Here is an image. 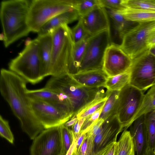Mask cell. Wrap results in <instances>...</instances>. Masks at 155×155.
I'll return each mask as SVG.
<instances>
[{"label": "cell", "instance_id": "21", "mask_svg": "<svg viewBox=\"0 0 155 155\" xmlns=\"http://www.w3.org/2000/svg\"><path fill=\"white\" fill-rule=\"evenodd\" d=\"M105 9L111 19L115 35L122 41L124 35L138 23L127 20L117 11Z\"/></svg>", "mask_w": 155, "mask_h": 155}, {"label": "cell", "instance_id": "47", "mask_svg": "<svg viewBox=\"0 0 155 155\" xmlns=\"http://www.w3.org/2000/svg\"><path fill=\"white\" fill-rule=\"evenodd\" d=\"M63 155V154H61V155Z\"/></svg>", "mask_w": 155, "mask_h": 155}, {"label": "cell", "instance_id": "26", "mask_svg": "<svg viewBox=\"0 0 155 155\" xmlns=\"http://www.w3.org/2000/svg\"><path fill=\"white\" fill-rule=\"evenodd\" d=\"M130 78L129 72L108 77L104 86L110 91H120L125 86L129 84Z\"/></svg>", "mask_w": 155, "mask_h": 155}, {"label": "cell", "instance_id": "9", "mask_svg": "<svg viewBox=\"0 0 155 155\" xmlns=\"http://www.w3.org/2000/svg\"><path fill=\"white\" fill-rule=\"evenodd\" d=\"M129 72V84L143 91L147 90L155 81V56L148 49L132 60Z\"/></svg>", "mask_w": 155, "mask_h": 155}, {"label": "cell", "instance_id": "33", "mask_svg": "<svg viewBox=\"0 0 155 155\" xmlns=\"http://www.w3.org/2000/svg\"><path fill=\"white\" fill-rule=\"evenodd\" d=\"M0 135L10 143L13 144L14 140V135L12 132L9 122L1 115L0 116Z\"/></svg>", "mask_w": 155, "mask_h": 155}, {"label": "cell", "instance_id": "4", "mask_svg": "<svg viewBox=\"0 0 155 155\" xmlns=\"http://www.w3.org/2000/svg\"><path fill=\"white\" fill-rule=\"evenodd\" d=\"M39 46L37 38L29 41L23 50L8 64L9 70L33 84L44 78L41 73Z\"/></svg>", "mask_w": 155, "mask_h": 155}, {"label": "cell", "instance_id": "32", "mask_svg": "<svg viewBox=\"0 0 155 155\" xmlns=\"http://www.w3.org/2000/svg\"><path fill=\"white\" fill-rule=\"evenodd\" d=\"M99 5H100L99 0H76L74 8L81 17Z\"/></svg>", "mask_w": 155, "mask_h": 155}, {"label": "cell", "instance_id": "38", "mask_svg": "<svg viewBox=\"0 0 155 155\" xmlns=\"http://www.w3.org/2000/svg\"><path fill=\"white\" fill-rule=\"evenodd\" d=\"M86 134L84 132H80L79 133L76 139V145L72 155H78L81 145L85 137Z\"/></svg>", "mask_w": 155, "mask_h": 155}, {"label": "cell", "instance_id": "12", "mask_svg": "<svg viewBox=\"0 0 155 155\" xmlns=\"http://www.w3.org/2000/svg\"><path fill=\"white\" fill-rule=\"evenodd\" d=\"M62 144L60 126L45 129L33 140L30 155H60Z\"/></svg>", "mask_w": 155, "mask_h": 155}, {"label": "cell", "instance_id": "25", "mask_svg": "<svg viewBox=\"0 0 155 155\" xmlns=\"http://www.w3.org/2000/svg\"><path fill=\"white\" fill-rule=\"evenodd\" d=\"M120 91H109L107 99L103 107L99 118L105 120L116 115Z\"/></svg>", "mask_w": 155, "mask_h": 155}, {"label": "cell", "instance_id": "24", "mask_svg": "<svg viewBox=\"0 0 155 155\" xmlns=\"http://www.w3.org/2000/svg\"><path fill=\"white\" fill-rule=\"evenodd\" d=\"M134 145L130 131L124 130L116 142L114 155H135Z\"/></svg>", "mask_w": 155, "mask_h": 155}, {"label": "cell", "instance_id": "2", "mask_svg": "<svg viewBox=\"0 0 155 155\" xmlns=\"http://www.w3.org/2000/svg\"><path fill=\"white\" fill-rule=\"evenodd\" d=\"M31 1L9 0L1 3L0 18L3 41L7 48L31 31L27 18Z\"/></svg>", "mask_w": 155, "mask_h": 155}, {"label": "cell", "instance_id": "41", "mask_svg": "<svg viewBox=\"0 0 155 155\" xmlns=\"http://www.w3.org/2000/svg\"><path fill=\"white\" fill-rule=\"evenodd\" d=\"M78 120L77 117H75L70 120L64 124L66 127L70 128Z\"/></svg>", "mask_w": 155, "mask_h": 155}, {"label": "cell", "instance_id": "18", "mask_svg": "<svg viewBox=\"0 0 155 155\" xmlns=\"http://www.w3.org/2000/svg\"><path fill=\"white\" fill-rule=\"evenodd\" d=\"M130 126L131 127L130 132L133 138L136 155H143L147 147L144 114L136 119Z\"/></svg>", "mask_w": 155, "mask_h": 155}, {"label": "cell", "instance_id": "19", "mask_svg": "<svg viewBox=\"0 0 155 155\" xmlns=\"http://www.w3.org/2000/svg\"><path fill=\"white\" fill-rule=\"evenodd\" d=\"M79 16L75 9L64 12L54 16L45 23L38 32V36L52 34L57 28L67 25L79 19Z\"/></svg>", "mask_w": 155, "mask_h": 155}, {"label": "cell", "instance_id": "45", "mask_svg": "<svg viewBox=\"0 0 155 155\" xmlns=\"http://www.w3.org/2000/svg\"><path fill=\"white\" fill-rule=\"evenodd\" d=\"M153 155H155V146L154 147V150L153 151Z\"/></svg>", "mask_w": 155, "mask_h": 155}, {"label": "cell", "instance_id": "27", "mask_svg": "<svg viewBox=\"0 0 155 155\" xmlns=\"http://www.w3.org/2000/svg\"><path fill=\"white\" fill-rule=\"evenodd\" d=\"M147 147L153 151L155 146V110L144 114Z\"/></svg>", "mask_w": 155, "mask_h": 155}, {"label": "cell", "instance_id": "5", "mask_svg": "<svg viewBox=\"0 0 155 155\" xmlns=\"http://www.w3.org/2000/svg\"><path fill=\"white\" fill-rule=\"evenodd\" d=\"M76 0H33L31 1L27 18L31 31L38 33L50 19L64 12L74 8Z\"/></svg>", "mask_w": 155, "mask_h": 155}, {"label": "cell", "instance_id": "15", "mask_svg": "<svg viewBox=\"0 0 155 155\" xmlns=\"http://www.w3.org/2000/svg\"><path fill=\"white\" fill-rule=\"evenodd\" d=\"M123 130L116 115L104 120L101 132L94 139L92 155L109 144L116 142L118 135Z\"/></svg>", "mask_w": 155, "mask_h": 155}, {"label": "cell", "instance_id": "43", "mask_svg": "<svg viewBox=\"0 0 155 155\" xmlns=\"http://www.w3.org/2000/svg\"><path fill=\"white\" fill-rule=\"evenodd\" d=\"M143 155H153V151L149 147H147Z\"/></svg>", "mask_w": 155, "mask_h": 155}, {"label": "cell", "instance_id": "29", "mask_svg": "<svg viewBox=\"0 0 155 155\" xmlns=\"http://www.w3.org/2000/svg\"><path fill=\"white\" fill-rule=\"evenodd\" d=\"M124 8L155 12V0H122Z\"/></svg>", "mask_w": 155, "mask_h": 155}, {"label": "cell", "instance_id": "13", "mask_svg": "<svg viewBox=\"0 0 155 155\" xmlns=\"http://www.w3.org/2000/svg\"><path fill=\"white\" fill-rule=\"evenodd\" d=\"M132 61L120 45L112 43L106 50L102 70L108 77L129 72Z\"/></svg>", "mask_w": 155, "mask_h": 155}, {"label": "cell", "instance_id": "34", "mask_svg": "<svg viewBox=\"0 0 155 155\" xmlns=\"http://www.w3.org/2000/svg\"><path fill=\"white\" fill-rule=\"evenodd\" d=\"M103 107L97 111L85 118V120L81 127L80 132L86 133L91 126L98 120Z\"/></svg>", "mask_w": 155, "mask_h": 155}, {"label": "cell", "instance_id": "10", "mask_svg": "<svg viewBox=\"0 0 155 155\" xmlns=\"http://www.w3.org/2000/svg\"><path fill=\"white\" fill-rule=\"evenodd\" d=\"M155 29V21L138 23L124 35L121 48L133 60L149 49L148 40Z\"/></svg>", "mask_w": 155, "mask_h": 155}, {"label": "cell", "instance_id": "35", "mask_svg": "<svg viewBox=\"0 0 155 155\" xmlns=\"http://www.w3.org/2000/svg\"><path fill=\"white\" fill-rule=\"evenodd\" d=\"M100 5L106 8L119 11L124 8L122 0H99Z\"/></svg>", "mask_w": 155, "mask_h": 155}, {"label": "cell", "instance_id": "8", "mask_svg": "<svg viewBox=\"0 0 155 155\" xmlns=\"http://www.w3.org/2000/svg\"><path fill=\"white\" fill-rule=\"evenodd\" d=\"M144 95L143 91L129 84L120 91L116 115L124 130L133 123Z\"/></svg>", "mask_w": 155, "mask_h": 155}, {"label": "cell", "instance_id": "39", "mask_svg": "<svg viewBox=\"0 0 155 155\" xmlns=\"http://www.w3.org/2000/svg\"><path fill=\"white\" fill-rule=\"evenodd\" d=\"M88 147V137L86 134L85 137L81 145L78 155H87Z\"/></svg>", "mask_w": 155, "mask_h": 155}, {"label": "cell", "instance_id": "17", "mask_svg": "<svg viewBox=\"0 0 155 155\" xmlns=\"http://www.w3.org/2000/svg\"><path fill=\"white\" fill-rule=\"evenodd\" d=\"M70 75L80 85L94 88L104 86L108 77L103 70L89 71Z\"/></svg>", "mask_w": 155, "mask_h": 155}, {"label": "cell", "instance_id": "23", "mask_svg": "<svg viewBox=\"0 0 155 155\" xmlns=\"http://www.w3.org/2000/svg\"><path fill=\"white\" fill-rule=\"evenodd\" d=\"M127 20L137 23L155 21V12L124 8L117 11Z\"/></svg>", "mask_w": 155, "mask_h": 155}, {"label": "cell", "instance_id": "20", "mask_svg": "<svg viewBox=\"0 0 155 155\" xmlns=\"http://www.w3.org/2000/svg\"><path fill=\"white\" fill-rule=\"evenodd\" d=\"M39 42V54L41 73L44 78L50 75L52 41L51 34L37 37Z\"/></svg>", "mask_w": 155, "mask_h": 155}, {"label": "cell", "instance_id": "46", "mask_svg": "<svg viewBox=\"0 0 155 155\" xmlns=\"http://www.w3.org/2000/svg\"><path fill=\"white\" fill-rule=\"evenodd\" d=\"M153 85H155V81H154V84H153Z\"/></svg>", "mask_w": 155, "mask_h": 155}, {"label": "cell", "instance_id": "28", "mask_svg": "<svg viewBox=\"0 0 155 155\" xmlns=\"http://www.w3.org/2000/svg\"><path fill=\"white\" fill-rule=\"evenodd\" d=\"M154 110H155V85H153L144 94L141 105L134 121L141 115Z\"/></svg>", "mask_w": 155, "mask_h": 155}, {"label": "cell", "instance_id": "31", "mask_svg": "<svg viewBox=\"0 0 155 155\" xmlns=\"http://www.w3.org/2000/svg\"><path fill=\"white\" fill-rule=\"evenodd\" d=\"M71 32L72 40L74 44L88 39L90 37L87 32L80 18L77 24L71 29Z\"/></svg>", "mask_w": 155, "mask_h": 155}, {"label": "cell", "instance_id": "7", "mask_svg": "<svg viewBox=\"0 0 155 155\" xmlns=\"http://www.w3.org/2000/svg\"><path fill=\"white\" fill-rule=\"evenodd\" d=\"M110 29L104 30L89 37L78 73L102 70L104 54L112 43Z\"/></svg>", "mask_w": 155, "mask_h": 155}, {"label": "cell", "instance_id": "40", "mask_svg": "<svg viewBox=\"0 0 155 155\" xmlns=\"http://www.w3.org/2000/svg\"><path fill=\"white\" fill-rule=\"evenodd\" d=\"M147 44L149 48L155 46V29L150 34L148 40Z\"/></svg>", "mask_w": 155, "mask_h": 155}, {"label": "cell", "instance_id": "6", "mask_svg": "<svg viewBox=\"0 0 155 155\" xmlns=\"http://www.w3.org/2000/svg\"><path fill=\"white\" fill-rule=\"evenodd\" d=\"M52 45L50 75L56 77L68 74L73 42L71 29L62 25L52 34Z\"/></svg>", "mask_w": 155, "mask_h": 155}, {"label": "cell", "instance_id": "37", "mask_svg": "<svg viewBox=\"0 0 155 155\" xmlns=\"http://www.w3.org/2000/svg\"><path fill=\"white\" fill-rule=\"evenodd\" d=\"M85 120V118H82L78 120L71 127L74 138L76 139L80 133L81 127Z\"/></svg>", "mask_w": 155, "mask_h": 155}, {"label": "cell", "instance_id": "42", "mask_svg": "<svg viewBox=\"0 0 155 155\" xmlns=\"http://www.w3.org/2000/svg\"><path fill=\"white\" fill-rule=\"evenodd\" d=\"M76 140L74 138L70 148L65 155H72L76 145Z\"/></svg>", "mask_w": 155, "mask_h": 155}, {"label": "cell", "instance_id": "14", "mask_svg": "<svg viewBox=\"0 0 155 155\" xmlns=\"http://www.w3.org/2000/svg\"><path fill=\"white\" fill-rule=\"evenodd\" d=\"M80 18L90 37L110 29V22L106 9L100 5H97L86 14Z\"/></svg>", "mask_w": 155, "mask_h": 155}, {"label": "cell", "instance_id": "3", "mask_svg": "<svg viewBox=\"0 0 155 155\" xmlns=\"http://www.w3.org/2000/svg\"><path fill=\"white\" fill-rule=\"evenodd\" d=\"M45 87L64 96L73 118L95 99L101 87H84L76 82L67 74L51 77Z\"/></svg>", "mask_w": 155, "mask_h": 155}, {"label": "cell", "instance_id": "11", "mask_svg": "<svg viewBox=\"0 0 155 155\" xmlns=\"http://www.w3.org/2000/svg\"><path fill=\"white\" fill-rule=\"evenodd\" d=\"M35 117L45 129L59 127L71 119L64 110L47 102L29 98Z\"/></svg>", "mask_w": 155, "mask_h": 155}, {"label": "cell", "instance_id": "1", "mask_svg": "<svg viewBox=\"0 0 155 155\" xmlns=\"http://www.w3.org/2000/svg\"><path fill=\"white\" fill-rule=\"evenodd\" d=\"M27 82L10 70H1L0 91L1 95L19 120L21 128L34 140L45 129L32 110L26 87Z\"/></svg>", "mask_w": 155, "mask_h": 155}, {"label": "cell", "instance_id": "16", "mask_svg": "<svg viewBox=\"0 0 155 155\" xmlns=\"http://www.w3.org/2000/svg\"><path fill=\"white\" fill-rule=\"evenodd\" d=\"M27 93L29 97L44 101L61 108L67 111L73 117L67 101L63 94L45 87L36 90L28 89Z\"/></svg>", "mask_w": 155, "mask_h": 155}, {"label": "cell", "instance_id": "30", "mask_svg": "<svg viewBox=\"0 0 155 155\" xmlns=\"http://www.w3.org/2000/svg\"><path fill=\"white\" fill-rule=\"evenodd\" d=\"M62 144V154L65 155L71 146L74 137L72 131L63 124L60 126Z\"/></svg>", "mask_w": 155, "mask_h": 155}, {"label": "cell", "instance_id": "44", "mask_svg": "<svg viewBox=\"0 0 155 155\" xmlns=\"http://www.w3.org/2000/svg\"><path fill=\"white\" fill-rule=\"evenodd\" d=\"M148 50L151 54L155 56V46L150 47Z\"/></svg>", "mask_w": 155, "mask_h": 155}, {"label": "cell", "instance_id": "36", "mask_svg": "<svg viewBox=\"0 0 155 155\" xmlns=\"http://www.w3.org/2000/svg\"><path fill=\"white\" fill-rule=\"evenodd\" d=\"M116 142L109 144L94 155H114L115 145Z\"/></svg>", "mask_w": 155, "mask_h": 155}, {"label": "cell", "instance_id": "22", "mask_svg": "<svg viewBox=\"0 0 155 155\" xmlns=\"http://www.w3.org/2000/svg\"><path fill=\"white\" fill-rule=\"evenodd\" d=\"M88 39L76 44H73L71 57L68 66V74H74L78 73L84 55Z\"/></svg>", "mask_w": 155, "mask_h": 155}]
</instances>
